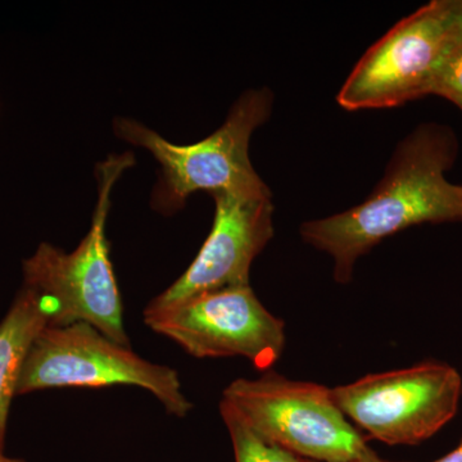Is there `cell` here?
Returning <instances> with one entry per match:
<instances>
[{
  "mask_svg": "<svg viewBox=\"0 0 462 462\" xmlns=\"http://www.w3.org/2000/svg\"><path fill=\"white\" fill-rule=\"evenodd\" d=\"M454 151L442 130H418L397 149L369 199L300 226L307 245L333 257L337 282H351L358 258L388 236L413 225L462 221V185L445 175Z\"/></svg>",
  "mask_w": 462,
  "mask_h": 462,
  "instance_id": "1",
  "label": "cell"
},
{
  "mask_svg": "<svg viewBox=\"0 0 462 462\" xmlns=\"http://www.w3.org/2000/svg\"><path fill=\"white\" fill-rule=\"evenodd\" d=\"M133 165L132 153L112 156L99 163L93 224L75 251L67 254L50 243H42L32 256L23 261V285L44 298L51 312L48 327L85 322L109 339L130 346L106 226L114 185Z\"/></svg>",
  "mask_w": 462,
  "mask_h": 462,
  "instance_id": "2",
  "label": "cell"
},
{
  "mask_svg": "<svg viewBox=\"0 0 462 462\" xmlns=\"http://www.w3.org/2000/svg\"><path fill=\"white\" fill-rule=\"evenodd\" d=\"M273 97L267 89L249 90L236 100L226 121L214 134L190 145L167 142L135 120L117 118L115 133L125 142L147 149L161 165L162 179L153 205L175 212L196 191L267 189L249 158L252 134L269 118Z\"/></svg>",
  "mask_w": 462,
  "mask_h": 462,
  "instance_id": "3",
  "label": "cell"
},
{
  "mask_svg": "<svg viewBox=\"0 0 462 462\" xmlns=\"http://www.w3.org/2000/svg\"><path fill=\"white\" fill-rule=\"evenodd\" d=\"M223 402L258 434L305 460L351 462L375 454L324 385L266 372L234 380Z\"/></svg>",
  "mask_w": 462,
  "mask_h": 462,
  "instance_id": "4",
  "label": "cell"
},
{
  "mask_svg": "<svg viewBox=\"0 0 462 462\" xmlns=\"http://www.w3.org/2000/svg\"><path fill=\"white\" fill-rule=\"evenodd\" d=\"M112 385L145 389L178 418H185L193 409L182 393L176 370L149 363L85 322L42 330L27 354L17 396L44 389Z\"/></svg>",
  "mask_w": 462,
  "mask_h": 462,
  "instance_id": "5",
  "label": "cell"
},
{
  "mask_svg": "<svg viewBox=\"0 0 462 462\" xmlns=\"http://www.w3.org/2000/svg\"><path fill=\"white\" fill-rule=\"evenodd\" d=\"M462 380L455 367L424 363L331 388L340 411L387 445H418L454 419Z\"/></svg>",
  "mask_w": 462,
  "mask_h": 462,
  "instance_id": "6",
  "label": "cell"
},
{
  "mask_svg": "<svg viewBox=\"0 0 462 462\" xmlns=\"http://www.w3.org/2000/svg\"><path fill=\"white\" fill-rule=\"evenodd\" d=\"M144 322L196 358L243 357L258 370L281 358L285 324L251 285L207 291L165 309L144 310Z\"/></svg>",
  "mask_w": 462,
  "mask_h": 462,
  "instance_id": "7",
  "label": "cell"
},
{
  "mask_svg": "<svg viewBox=\"0 0 462 462\" xmlns=\"http://www.w3.org/2000/svg\"><path fill=\"white\" fill-rule=\"evenodd\" d=\"M449 0H434L396 23L358 60L337 100L348 111L389 108L430 94L454 33Z\"/></svg>",
  "mask_w": 462,
  "mask_h": 462,
  "instance_id": "8",
  "label": "cell"
},
{
  "mask_svg": "<svg viewBox=\"0 0 462 462\" xmlns=\"http://www.w3.org/2000/svg\"><path fill=\"white\" fill-rule=\"evenodd\" d=\"M212 197L214 224L199 254L145 309H165L207 291L249 285L252 263L273 236L272 194L267 188L216 191Z\"/></svg>",
  "mask_w": 462,
  "mask_h": 462,
  "instance_id": "9",
  "label": "cell"
},
{
  "mask_svg": "<svg viewBox=\"0 0 462 462\" xmlns=\"http://www.w3.org/2000/svg\"><path fill=\"white\" fill-rule=\"evenodd\" d=\"M44 298L23 285L0 321V447L5 448L9 410L33 340L50 324Z\"/></svg>",
  "mask_w": 462,
  "mask_h": 462,
  "instance_id": "10",
  "label": "cell"
},
{
  "mask_svg": "<svg viewBox=\"0 0 462 462\" xmlns=\"http://www.w3.org/2000/svg\"><path fill=\"white\" fill-rule=\"evenodd\" d=\"M220 412L229 430L236 462H307L252 430L236 410L223 401Z\"/></svg>",
  "mask_w": 462,
  "mask_h": 462,
  "instance_id": "11",
  "label": "cell"
},
{
  "mask_svg": "<svg viewBox=\"0 0 462 462\" xmlns=\"http://www.w3.org/2000/svg\"><path fill=\"white\" fill-rule=\"evenodd\" d=\"M430 94L462 107V33L454 32L446 45L434 72Z\"/></svg>",
  "mask_w": 462,
  "mask_h": 462,
  "instance_id": "12",
  "label": "cell"
},
{
  "mask_svg": "<svg viewBox=\"0 0 462 462\" xmlns=\"http://www.w3.org/2000/svg\"><path fill=\"white\" fill-rule=\"evenodd\" d=\"M455 32L462 33V0H449Z\"/></svg>",
  "mask_w": 462,
  "mask_h": 462,
  "instance_id": "13",
  "label": "cell"
},
{
  "mask_svg": "<svg viewBox=\"0 0 462 462\" xmlns=\"http://www.w3.org/2000/svg\"><path fill=\"white\" fill-rule=\"evenodd\" d=\"M433 462H462V442L456 447L454 451L449 452V454Z\"/></svg>",
  "mask_w": 462,
  "mask_h": 462,
  "instance_id": "14",
  "label": "cell"
},
{
  "mask_svg": "<svg viewBox=\"0 0 462 462\" xmlns=\"http://www.w3.org/2000/svg\"><path fill=\"white\" fill-rule=\"evenodd\" d=\"M307 462H315V461L307 460ZM351 462H388V461L382 460V458H380L378 455L373 454L372 456H369V457H365V458H361V460H355V461H351Z\"/></svg>",
  "mask_w": 462,
  "mask_h": 462,
  "instance_id": "15",
  "label": "cell"
},
{
  "mask_svg": "<svg viewBox=\"0 0 462 462\" xmlns=\"http://www.w3.org/2000/svg\"><path fill=\"white\" fill-rule=\"evenodd\" d=\"M3 451H5V448L0 447V462H27L25 460H21V458L8 457V456H5Z\"/></svg>",
  "mask_w": 462,
  "mask_h": 462,
  "instance_id": "16",
  "label": "cell"
},
{
  "mask_svg": "<svg viewBox=\"0 0 462 462\" xmlns=\"http://www.w3.org/2000/svg\"><path fill=\"white\" fill-rule=\"evenodd\" d=\"M461 111H462V107H460Z\"/></svg>",
  "mask_w": 462,
  "mask_h": 462,
  "instance_id": "17",
  "label": "cell"
},
{
  "mask_svg": "<svg viewBox=\"0 0 462 462\" xmlns=\"http://www.w3.org/2000/svg\"><path fill=\"white\" fill-rule=\"evenodd\" d=\"M461 442H462V440H461Z\"/></svg>",
  "mask_w": 462,
  "mask_h": 462,
  "instance_id": "18",
  "label": "cell"
}]
</instances>
